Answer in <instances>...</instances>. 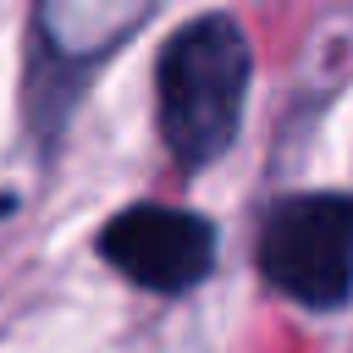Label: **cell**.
<instances>
[{"mask_svg": "<svg viewBox=\"0 0 353 353\" xmlns=\"http://www.w3.org/2000/svg\"><path fill=\"white\" fill-rule=\"evenodd\" d=\"M254 50L232 11H199L154 55V127L182 171L221 160L243 127Z\"/></svg>", "mask_w": 353, "mask_h": 353, "instance_id": "obj_1", "label": "cell"}, {"mask_svg": "<svg viewBox=\"0 0 353 353\" xmlns=\"http://www.w3.org/2000/svg\"><path fill=\"white\" fill-rule=\"evenodd\" d=\"M259 270L303 309H342L353 298V193L314 188L265 210Z\"/></svg>", "mask_w": 353, "mask_h": 353, "instance_id": "obj_2", "label": "cell"}, {"mask_svg": "<svg viewBox=\"0 0 353 353\" xmlns=\"http://www.w3.org/2000/svg\"><path fill=\"white\" fill-rule=\"evenodd\" d=\"M94 248L116 276H127L132 287L160 292V298H176L215 270V226L193 210H176V204L116 210L99 226Z\"/></svg>", "mask_w": 353, "mask_h": 353, "instance_id": "obj_3", "label": "cell"}]
</instances>
